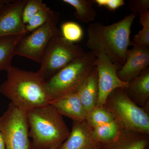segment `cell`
Listing matches in <instances>:
<instances>
[{"instance_id":"9c48e42d","label":"cell","mask_w":149,"mask_h":149,"mask_svg":"<svg viewBox=\"0 0 149 149\" xmlns=\"http://www.w3.org/2000/svg\"><path fill=\"white\" fill-rule=\"evenodd\" d=\"M96 68L97 72L98 98L97 107L104 106L111 93L118 88L126 89L129 83L120 80L117 71L121 66L113 63L102 52H96Z\"/></svg>"},{"instance_id":"7a4b0ae2","label":"cell","mask_w":149,"mask_h":149,"mask_svg":"<svg viewBox=\"0 0 149 149\" xmlns=\"http://www.w3.org/2000/svg\"><path fill=\"white\" fill-rule=\"evenodd\" d=\"M6 72V80L0 85V93L15 106L26 111L49 104L44 81L37 72L13 65Z\"/></svg>"},{"instance_id":"277c9868","label":"cell","mask_w":149,"mask_h":149,"mask_svg":"<svg viewBox=\"0 0 149 149\" xmlns=\"http://www.w3.org/2000/svg\"><path fill=\"white\" fill-rule=\"evenodd\" d=\"M95 52L91 51L74 60L44 82L50 102L77 93L96 67Z\"/></svg>"},{"instance_id":"d6986e66","label":"cell","mask_w":149,"mask_h":149,"mask_svg":"<svg viewBox=\"0 0 149 149\" xmlns=\"http://www.w3.org/2000/svg\"><path fill=\"white\" fill-rule=\"evenodd\" d=\"M122 128L115 120L108 123L91 128L93 139L99 143L106 144L116 139Z\"/></svg>"},{"instance_id":"8992f818","label":"cell","mask_w":149,"mask_h":149,"mask_svg":"<svg viewBox=\"0 0 149 149\" xmlns=\"http://www.w3.org/2000/svg\"><path fill=\"white\" fill-rule=\"evenodd\" d=\"M59 17V13L52 11L45 24L19 40L15 49V56L24 57L41 63L51 41L54 37L61 35L57 27Z\"/></svg>"},{"instance_id":"6da1fadb","label":"cell","mask_w":149,"mask_h":149,"mask_svg":"<svg viewBox=\"0 0 149 149\" xmlns=\"http://www.w3.org/2000/svg\"><path fill=\"white\" fill-rule=\"evenodd\" d=\"M136 16L131 13L110 25L91 23L87 30L86 46L91 51L106 54L113 63L122 66L130 45L131 26Z\"/></svg>"},{"instance_id":"2e32d148","label":"cell","mask_w":149,"mask_h":149,"mask_svg":"<svg viewBox=\"0 0 149 149\" xmlns=\"http://www.w3.org/2000/svg\"><path fill=\"white\" fill-rule=\"evenodd\" d=\"M98 93L97 72L95 67L77 92L88 113L97 106Z\"/></svg>"},{"instance_id":"7402d4cb","label":"cell","mask_w":149,"mask_h":149,"mask_svg":"<svg viewBox=\"0 0 149 149\" xmlns=\"http://www.w3.org/2000/svg\"><path fill=\"white\" fill-rule=\"evenodd\" d=\"M140 22L143 28L135 35L130 45L144 46L149 47V10L140 14Z\"/></svg>"},{"instance_id":"3957f363","label":"cell","mask_w":149,"mask_h":149,"mask_svg":"<svg viewBox=\"0 0 149 149\" xmlns=\"http://www.w3.org/2000/svg\"><path fill=\"white\" fill-rule=\"evenodd\" d=\"M32 149H58L70 131L63 116L51 104L26 111Z\"/></svg>"},{"instance_id":"4316f807","label":"cell","mask_w":149,"mask_h":149,"mask_svg":"<svg viewBox=\"0 0 149 149\" xmlns=\"http://www.w3.org/2000/svg\"><path fill=\"white\" fill-rule=\"evenodd\" d=\"M0 149H6L4 139L1 131H0Z\"/></svg>"},{"instance_id":"7c38bea8","label":"cell","mask_w":149,"mask_h":149,"mask_svg":"<svg viewBox=\"0 0 149 149\" xmlns=\"http://www.w3.org/2000/svg\"><path fill=\"white\" fill-rule=\"evenodd\" d=\"M101 145L93 139L86 120L73 121L69 136L58 149H100Z\"/></svg>"},{"instance_id":"8fae6325","label":"cell","mask_w":149,"mask_h":149,"mask_svg":"<svg viewBox=\"0 0 149 149\" xmlns=\"http://www.w3.org/2000/svg\"><path fill=\"white\" fill-rule=\"evenodd\" d=\"M126 54L125 63L117 71L120 80L129 83L149 67V47L132 45Z\"/></svg>"},{"instance_id":"ba28073f","label":"cell","mask_w":149,"mask_h":149,"mask_svg":"<svg viewBox=\"0 0 149 149\" xmlns=\"http://www.w3.org/2000/svg\"><path fill=\"white\" fill-rule=\"evenodd\" d=\"M29 125L26 111L12 103L0 116V131L6 149H32L29 140Z\"/></svg>"},{"instance_id":"f546056e","label":"cell","mask_w":149,"mask_h":149,"mask_svg":"<svg viewBox=\"0 0 149 149\" xmlns=\"http://www.w3.org/2000/svg\"><path fill=\"white\" fill-rule=\"evenodd\" d=\"M146 149H147V148Z\"/></svg>"},{"instance_id":"603a6c76","label":"cell","mask_w":149,"mask_h":149,"mask_svg":"<svg viewBox=\"0 0 149 149\" xmlns=\"http://www.w3.org/2000/svg\"><path fill=\"white\" fill-rule=\"evenodd\" d=\"M52 11L50 8L48 7L46 3H44L41 9L25 24L26 32L28 33L33 32L42 26L48 20Z\"/></svg>"},{"instance_id":"30bf717a","label":"cell","mask_w":149,"mask_h":149,"mask_svg":"<svg viewBox=\"0 0 149 149\" xmlns=\"http://www.w3.org/2000/svg\"><path fill=\"white\" fill-rule=\"evenodd\" d=\"M27 1L10 0L0 6V37L27 33L22 13Z\"/></svg>"},{"instance_id":"ffe728a7","label":"cell","mask_w":149,"mask_h":149,"mask_svg":"<svg viewBox=\"0 0 149 149\" xmlns=\"http://www.w3.org/2000/svg\"><path fill=\"white\" fill-rule=\"evenodd\" d=\"M114 120L113 115L104 107L96 106L88 113L85 120L93 128Z\"/></svg>"},{"instance_id":"f1b7e54d","label":"cell","mask_w":149,"mask_h":149,"mask_svg":"<svg viewBox=\"0 0 149 149\" xmlns=\"http://www.w3.org/2000/svg\"><path fill=\"white\" fill-rule=\"evenodd\" d=\"M1 6H2V5H1Z\"/></svg>"},{"instance_id":"52a82bcc","label":"cell","mask_w":149,"mask_h":149,"mask_svg":"<svg viewBox=\"0 0 149 149\" xmlns=\"http://www.w3.org/2000/svg\"><path fill=\"white\" fill-rule=\"evenodd\" d=\"M84 53L80 46L70 43L61 35H58L51 41L43 56L40 69L36 72L45 82Z\"/></svg>"},{"instance_id":"cb8c5ba5","label":"cell","mask_w":149,"mask_h":149,"mask_svg":"<svg viewBox=\"0 0 149 149\" xmlns=\"http://www.w3.org/2000/svg\"><path fill=\"white\" fill-rule=\"evenodd\" d=\"M44 4L42 0H28L22 13V21L25 25L41 9Z\"/></svg>"},{"instance_id":"d4e9b609","label":"cell","mask_w":149,"mask_h":149,"mask_svg":"<svg viewBox=\"0 0 149 149\" xmlns=\"http://www.w3.org/2000/svg\"><path fill=\"white\" fill-rule=\"evenodd\" d=\"M128 7L132 13L137 15L149 10V0H131L129 1Z\"/></svg>"},{"instance_id":"ac0fdd59","label":"cell","mask_w":149,"mask_h":149,"mask_svg":"<svg viewBox=\"0 0 149 149\" xmlns=\"http://www.w3.org/2000/svg\"><path fill=\"white\" fill-rule=\"evenodd\" d=\"M63 2L72 6L75 10L74 17L83 23H90L95 19L97 12L93 7V1L63 0Z\"/></svg>"},{"instance_id":"5bb4252c","label":"cell","mask_w":149,"mask_h":149,"mask_svg":"<svg viewBox=\"0 0 149 149\" xmlns=\"http://www.w3.org/2000/svg\"><path fill=\"white\" fill-rule=\"evenodd\" d=\"M149 143V135L121 129L112 142L102 144L100 149H146Z\"/></svg>"},{"instance_id":"44dd1931","label":"cell","mask_w":149,"mask_h":149,"mask_svg":"<svg viewBox=\"0 0 149 149\" xmlns=\"http://www.w3.org/2000/svg\"><path fill=\"white\" fill-rule=\"evenodd\" d=\"M60 31L62 37L64 40L73 44L80 42L84 36L83 28L80 24L73 21L63 22Z\"/></svg>"},{"instance_id":"9a60e30c","label":"cell","mask_w":149,"mask_h":149,"mask_svg":"<svg viewBox=\"0 0 149 149\" xmlns=\"http://www.w3.org/2000/svg\"><path fill=\"white\" fill-rule=\"evenodd\" d=\"M125 90L133 102H138L141 105L147 107L148 106L149 68L129 82L128 88Z\"/></svg>"},{"instance_id":"5b68a950","label":"cell","mask_w":149,"mask_h":149,"mask_svg":"<svg viewBox=\"0 0 149 149\" xmlns=\"http://www.w3.org/2000/svg\"><path fill=\"white\" fill-rule=\"evenodd\" d=\"M104 106L122 129L149 135V114L129 97L125 89L118 88L113 91Z\"/></svg>"},{"instance_id":"83f0119b","label":"cell","mask_w":149,"mask_h":149,"mask_svg":"<svg viewBox=\"0 0 149 149\" xmlns=\"http://www.w3.org/2000/svg\"><path fill=\"white\" fill-rule=\"evenodd\" d=\"M10 0H0V6L8 2Z\"/></svg>"},{"instance_id":"e0dca14e","label":"cell","mask_w":149,"mask_h":149,"mask_svg":"<svg viewBox=\"0 0 149 149\" xmlns=\"http://www.w3.org/2000/svg\"><path fill=\"white\" fill-rule=\"evenodd\" d=\"M27 33L0 37V71H6L12 66L15 47Z\"/></svg>"},{"instance_id":"484cf974","label":"cell","mask_w":149,"mask_h":149,"mask_svg":"<svg viewBox=\"0 0 149 149\" xmlns=\"http://www.w3.org/2000/svg\"><path fill=\"white\" fill-rule=\"evenodd\" d=\"M93 2L99 6L106 8L111 11H114L125 4L123 0H95Z\"/></svg>"},{"instance_id":"4fadbf2b","label":"cell","mask_w":149,"mask_h":149,"mask_svg":"<svg viewBox=\"0 0 149 149\" xmlns=\"http://www.w3.org/2000/svg\"><path fill=\"white\" fill-rule=\"evenodd\" d=\"M61 115L73 121L86 120L87 113L77 93L70 94L49 103Z\"/></svg>"}]
</instances>
